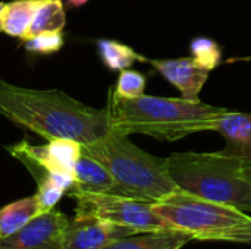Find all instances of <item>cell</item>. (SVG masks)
Wrapping results in <instances>:
<instances>
[{"label":"cell","mask_w":251,"mask_h":249,"mask_svg":"<svg viewBox=\"0 0 251 249\" xmlns=\"http://www.w3.org/2000/svg\"><path fill=\"white\" fill-rule=\"evenodd\" d=\"M0 114L46 141L88 144L110 132L107 110L87 106L60 90H35L0 78Z\"/></svg>","instance_id":"1"},{"label":"cell","mask_w":251,"mask_h":249,"mask_svg":"<svg viewBox=\"0 0 251 249\" xmlns=\"http://www.w3.org/2000/svg\"><path fill=\"white\" fill-rule=\"evenodd\" d=\"M107 116L112 132L147 135L159 141L175 142L191 134L212 131L216 120L231 109L200 100L140 95L118 98L109 90Z\"/></svg>","instance_id":"2"},{"label":"cell","mask_w":251,"mask_h":249,"mask_svg":"<svg viewBox=\"0 0 251 249\" xmlns=\"http://www.w3.org/2000/svg\"><path fill=\"white\" fill-rule=\"evenodd\" d=\"M82 153L101 163L118 183L119 195L156 203L176 189L166 169V158L137 147L129 135L109 132L82 144Z\"/></svg>","instance_id":"3"},{"label":"cell","mask_w":251,"mask_h":249,"mask_svg":"<svg viewBox=\"0 0 251 249\" xmlns=\"http://www.w3.org/2000/svg\"><path fill=\"white\" fill-rule=\"evenodd\" d=\"M243 160L218 153H174L166 169L176 188L251 214V182L241 170Z\"/></svg>","instance_id":"4"},{"label":"cell","mask_w":251,"mask_h":249,"mask_svg":"<svg viewBox=\"0 0 251 249\" xmlns=\"http://www.w3.org/2000/svg\"><path fill=\"white\" fill-rule=\"evenodd\" d=\"M154 211L175 230L193 241H218L251 245V214L179 188L153 203Z\"/></svg>","instance_id":"5"},{"label":"cell","mask_w":251,"mask_h":249,"mask_svg":"<svg viewBox=\"0 0 251 249\" xmlns=\"http://www.w3.org/2000/svg\"><path fill=\"white\" fill-rule=\"evenodd\" d=\"M76 200V213L93 214L103 220L129 227L138 233L175 230L153 208V203L115 194H94L78 189L68 192Z\"/></svg>","instance_id":"6"},{"label":"cell","mask_w":251,"mask_h":249,"mask_svg":"<svg viewBox=\"0 0 251 249\" xmlns=\"http://www.w3.org/2000/svg\"><path fill=\"white\" fill-rule=\"evenodd\" d=\"M68 222L57 210L41 213L16 233L0 239V249H63Z\"/></svg>","instance_id":"7"},{"label":"cell","mask_w":251,"mask_h":249,"mask_svg":"<svg viewBox=\"0 0 251 249\" xmlns=\"http://www.w3.org/2000/svg\"><path fill=\"white\" fill-rule=\"evenodd\" d=\"M135 233L138 232L97 216L76 213L65 229L63 249H103L116 239Z\"/></svg>","instance_id":"8"},{"label":"cell","mask_w":251,"mask_h":249,"mask_svg":"<svg viewBox=\"0 0 251 249\" xmlns=\"http://www.w3.org/2000/svg\"><path fill=\"white\" fill-rule=\"evenodd\" d=\"M146 63H150L185 100H199L200 91L210 75V70L197 63L191 56L179 59H147Z\"/></svg>","instance_id":"9"},{"label":"cell","mask_w":251,"mask_h":249,"mask_svg":"<svg viewBox=\"0 0 251 249\" xmlns=\"http://www.w3.org/2000/svg\"><path fill=\"white\" fill-rule=\"evenodd\" d=\"M15 147L37 161L47 172L71 176H74L75 166L82 154V144L72 139H53L40 147L21 141L15 144Z\"/></svg>","instance_id":"10"},{"label":"cell","mask_w":251,"mask_h":249,"mask_svg":"<svg viewBox=\"0 0 251 249\" xmlns=\"http://www.w3.org/2000/svg\"><path fill=\"white\" fill-rule=\"evenodd\" d=\"M212 131L221 134L226 142L221 153L241 160H251L250 113L229 110L216 120Z\"/></svg>","instance_id":"11"},{"label":"cell","mask_w":251,"mask_h":249,"mask_svg":"<svg viewBox=\"0 0 251 249\" xmlns=\"http://www.w3.org/2000/svg\"><path fill=\"white\" fill-rule=\"evenodd\" d=\"M75 186L72 189L94 192V194H115L119 195V188L110 172L97 160L87 154H81L75 172Z\"/></svg>","instance_id":"12"},{"label":"cell","mask_w":251,"mask_h":249,"mask_svg":"<svg viewBox=\"0 0 251 249\" xmlns=\"http://www.w3.org/2000/svg\"><path fill=\"white\" fill-rule=\"evenodd\" d=\"M193 238L179 230L135 233L113 241L103 249H181Z\"/></svg>","instance_id":"13"},{"label":"cell","mask_w":251,"mask_h":249,"mask_svg":"<svg viewBox=\"0 0 251 249\" xmlns=\"http://www.w3.org/2000/svg\"><path fill=\"white\" fill-rule=\"evenodd\" d=\"M40 0H15L4 4L0 16V31L24 40L32 22Z\"/></svg>","instance_id":"14"},{"label":"cell","mask_w":251,"mask_h":249,"mask_svg":"<svg viewBox=\"0 0 251 249\" xmlns=\"http://www.w3.org/2000/svg\"><path fill=\"white\" fill-rule=\"evenodd\" d=\"M66 23V13L62 0H40L29 29L22 41L31 40L44 32H62Z\"/></svg>","instance_id":"15"},{"label":"cell","mask_w":251,"mask_h":249,"mask_svg":"<svg viewBox=\"0 0 251 249\" xmlns=\"http://www.w3.org/2000/svg\"><path fill=\"white\" fill-rule=\"evenodd\" d=\"M40 214L35 195L13 201L0 210V239L7 238Z\"/></svg>","instance_id":"16"},{"label":"cell","mask_w":251,"mask_h":249,"mask_svg":"<svg viewBox=\"0 0 251 249\" xmlns=\"http://www.w3.org/2000/svg\"><path fill=\"white\" fill-rule=\"evenodd\" d=\"M97 50L104 66L113 72L129 69L135 62H147V57L137 53L132 47L116 40L101 38L97 41Z\"/></svg>","instance_id":"17"},{"label":"cell","mask_w":251,"mask_h":249,"mask_svg":"<svg viewBox=\"0 0 251 249\" xmlns=\"http://www.w3.org/2000/svg\"><path fill=\"white\" fill-rule=\"evenodd\" d=\"M190 53L197 63H200L210 72L215 70L222 62V50L219 44L209 37L194 38L190 43Z\"/></svg>","instance_id":"18"},{"label":"cell","mask_w":251,"mask_h":249,"mask_svg":"<svg viewBox=\"0 0 251 249\" xmlns=\"http://www.w3.org/2000/svg\"><path fill=\"white\" fill-rule=\"evenodd\" d=\"M147 79L143 73L131 69L119 72L115 88H110V92L118 98H135L144 94Z\"/></svg>","instance_id":"19"},{"label":"cell","mask_w":251,"mask_h":249,"mask_svg":"<svg viewBox=\"0 0 251 249\" xmlns=\"http://www.w3.org/2000/svg\"><path fill=\"white\" fill-rule=\"evenodd\" d=\"M54 175L51 176L50 181L41 183V185H37L38 189H37V194H35V200H37V205H38V211L40 214L41 213H47V211H51L54 210V207L57 205V203L62 200V197L66 194L54 181Z\"/></svg>","instance_id":"20"},{"label":"cell","mask_w":251,"mask_h":249,"mask_svg":"<svg viewBox=\"0 0 251 249\" xmlns=\"http://www.w3.org/2000/svg\"><path fill=\"white\" fill-rule=\"evenodd\" d=\"M63 37L62 32H44L31 40L24 41L25 50L38 54H51L62 48Z\"/></svg>","instance_id":"21"},{"label":"cell","mask_w":251,"mask_h":249,"mask_svg":"<svg viewBox=\"0 0 251 249\" xmlns=\"http://www.w3.org/2000/svg\"><path fill=\"white\" fill-rule=\"evenodd\" d=\"M241 170H243L244 178H246L249 182H251V160H243Z\"/></svg>","instance_id":"22"},{"label":"cell","mask_w":251,"mask_h":249,"mask_svg":"<svg viewBox=\"0 0 251 249\" xmlns=\"http://www.w3.org/2000/svg\"><path fill=\"white\" fill-rule=\"evenodd\" d=\"M4 4H6V3L0 1V16H1V12H3V9H4Z\"/></svg>","instance_id":"23"},{"label":"cell","mask_w":251,"mask_h":249,"mask_svg":"<svg viewBox=\"0 0 251 249\" xmlns=\"http://www.w3.org/2000/svg\"><path fill=\"white\" fill-rule=\"evenodd\" d=\"M250 60H251V57H250Z\"/></svg>","instance_id":"24"}]
</instances>
